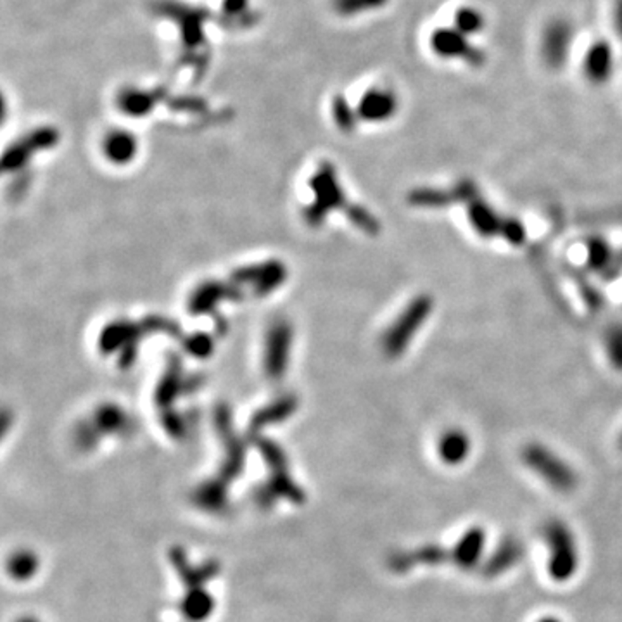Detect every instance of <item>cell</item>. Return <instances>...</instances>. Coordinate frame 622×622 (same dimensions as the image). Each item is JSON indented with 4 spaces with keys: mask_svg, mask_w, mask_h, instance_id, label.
<instances>
[{
    "mask_svg": "<svg viewBox=\"0 0 622 622\" xmlns=\"http://www.w3.org/2000/svg\"><path fill=\"white\" fill-rule=\"evenodd\" d=\"M486 548V531L483 527H472L458 538V542L451 546L429 543L418 546L410 551H405L394 562V567L405 572L414 569L416 566H446L451 564L457 569H475L479 560L483 559V551Z\"/></svg>",
    "mask_w": 622,
    "mask_h": 622,
    "instance_id": "cell-1",
    "label": "cell"
},
{
    "mask_svg": "<svg viewBox=\"0 0 622 622\" xmlns=\"http://www.w3.org/2000/svg\"><path fill=\"white\" fill-rule=\"evenodd\" d=\"M548 548V572L557 583H566L579 567V548L569 525L560 518H550L542 527Z\"/></svg>",
    "mask_w": 622,
    "mask_h": 622,
    "instance_id": "cell-2",
    "label": "cell"
},
{
    "mask_svg": "<svg viewBox=\"0 0 622 622\" xmlns=\"http://www.w3.org/2000/svg\"><path fill=\"white\" fill-rule=\"evenodd\" d=\"M522 462L555 492H570L577 486V474L574 468L543 444H527L522 450Z\"/></svg>",
    "mask_w": 622,
    "mask_h": 622,
    "instance_id": "cell-3",
    "label": "cell"
},
{
    "mask_svg": "<svg viewBox=\"0 0 622 622\" xmlns=\"http://www.w3.org/2000/svg\"><path fill=\"white\" fill-rule=\"evenodd\" d=\"M433 307L434 303L431 296H418L407 307V310L399 315V318L389 329L384 340V348L391 357H396L407 349L412 337L418 332L427 316L433 313Z\"/></svg>",
    "mask_w": 622,
    "mask_h": 622,
    "instance_id": "cell-4",
    "label": "cell"
},
{
    "mask_svg": "<svg viewBox=\"0 0 622 622\" xmlns=\"http://www.w3.org/2000/svg\"><path fill=\"white\" fill-rule=\"evenodd\" d=\"M525 555V544L518 538H505L492 551V555L479 567L481 576L486 579H494L509 570L514 569Z\"/></svg>",
    "mask_w": 622,
    "mask_h": 622,
    "instance_id": "cell-5",
    "label": "cell"
},
{
    "mask_svg": "<svg viewBox=\"0 0 622 622\" xmlns=\"http://www.w3.org/2000/svg\"><path fill=\"white\" fill-rule=\"evenodd\" d=\"M466 206H468L470 225L481 237L501 235L505 220H501L486 201H483V199H479V196H475L474 199H470L466 203Z\"/></svg>",
    "mask_w": 622,
    "mask_h": 622,
    "instance_id": "cell-6",
    "label": "cell"
},
{
    "mask_svg": "<svg viewBox=\"0 0 622 622\" xmlns=\"http://www.w3.org/2000/svg\"><path fill=\"white\" fill-rule=\"evenodd\" d=\"M472 450L470 440L464 431L451 429L446 431L438 441V455L446 466L464 464Z\"/></svg>",
    "mask_w": 622,
    "mask_h": 622,
    "instance_id": "cell-7",
    "label": "cell"
},
{
    "mask_svg": "<svg viewBox=\"0 0 622 622\" xmlns=\"http://www.w3.org/2000/svg\"><path fill=\"white\" fill-rule=\"evenodd\" d=\"M457 201L455 190L441 189H418L410 194V203L422 207H444Z\"/></svg>",
    "mask_w": 622,
    "mask_h": 622,
    "instance_id": "cell-8",
    "label": "cell"
},
{
    "mask_svg": "<svg viewBox=\"0 0 622 622\" xmlns=\"http://www.w3.org/2000/svg\"><path fill=\"white\" fill-rule=\"evenodd\" d=\"M612 263V251L610 246L601 240V239H593L588 244V265L592 270H605L609 268Z\"/></svg>",
    "mask_w": 622,
    "mask_h": 622,
    "instance_id": "cell-9",
    "label": "cell"
},
{
    "mask_svg": "<svg viewBox=\"0 0 622 622\" xmlns=\"http://www.w3.org/2000/svg\"><path fill=\"white\" fill-rule=\"evenodd\" d=\"M394 111V103L391 97H386V96H381V94H375L374 97L366 99L365 103V113L370 116V118H386L391 113Z\"/></svg>",
    "mask_w": 622,
    "mask_h": 622,
    "instance_id": "cell-10",
    "label": "cell"
},
{
    "mask_svg": "<svg viewBox=\"0 0 622 622\" xmlns=\"http://www.w3.org/2000/svg\"><path fill=\"white\" fill-rule=\"evenodd\" d=\"M607 353L609 360L618 368L622 370V327H614L607 334Z\"/></svg>",
    "mask_w": 622,
    "mask_h": 622,
    "instance_id": "cell-11",
    "label": "cell"
},
{
    "mask_svg": "<svg viewBox=\"0 0 622 622\" xmlns=\"http://www.w3.org/2000/svg\"><path fill=\"white\" fill-rule=\"evenodd\" d=\"M501 237L507 239L510 244L518 246L525 240V229L518 220H505L503 229H501Z\"/></svg>",
    "mask_w": 622,
    "mask_h": 622,
    "instance_id": "cell-12",
    "label": "cell"
},
{
    "mask_svg": "<svg viewBox=\"0 0 622 622\" xmlns=\"http://www.w3.org/2000/svg\"><path fill=\"white\" fill-rule=\"evenodd\" d=\"M536 622H562L559 618H553V616H546V618H542L540 621Z\"/></svg>",
    "mask_w": 622,
    "mask_h": 622,
    "instance_id": "cell-13",
    "label": "cell"
},
{
    "mask_svg": "<svg viewBox=\"0 0 622 622\" xmlns=\"http://www.w3.org/2000/svg\"><path fill=\"white\" fill-rule=\"evenodd\" d=\"M621 448H622V438H621Z\"/></svg>",
    "mask_w": 622,
    "mask_h": 622,
    "instance_id": "cell-14",
    "label": "cell"
}]
</instances>
